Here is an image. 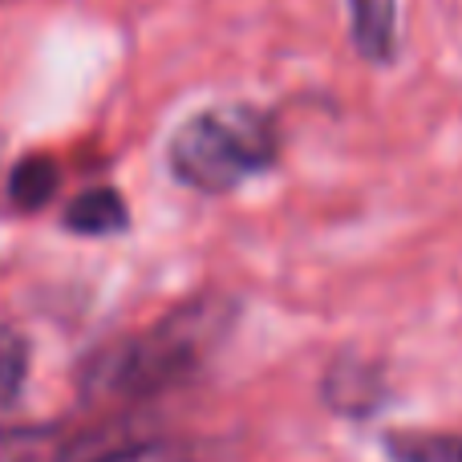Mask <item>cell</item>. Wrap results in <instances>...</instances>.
Returning a JSON list of instances; mask_svg holds the SVG:
<instances>
[{
    "label": "cell",
    "instance_id": "cell-2",
    "mask_svg": "<svg viewBox=\"0 0 462 462\" xmlns=\"http://www.w3.org/2000/svg\"><path fill=\"white\" fill-rule=\"evenodd\" d=\"M276 126L255 106H211L175 130L167 146L171 175L199 195H227L276 162Z\"/></svg>",
    "mask_w": 462,
    "mask_h": 462
},
{
    "label": "cell",
    "instance_id": "cell-6",
    "mask_svg": "<svg viewBox=\"0 0 462 462\" xmlns=\"http://www.w3.org/2000/svg\"><path fill=\"white\" fill-rule=\"evenodd\" d=\"M57 183H61V171L49 154H29L21 159L13 171H8V191H5V203L21 216L29 211H41L49 199L57 195Z\"/></svg>",
    "mask_w": 462,
    "mask_h": 462
},
{
    "label": "cell",
    "instance_id": "cell-10",
    "mask_svg": "<svg viewBox=\"0 0 462 462\" xmlns=\"http://www.w3.org/2000/svg\"><path fill=\"white\" fill-rule=\"evenodd\" d=\"M29 382V341L16 328L0 325V406H13Z\"/></svg>",
    "mask_w": 462,
    "mask_h": 462
},
{
    "label": "cell",
    "instance_id": "cell-3",
    "mask_svg": "<svg viewBox=\"0 0 462 462\" xmlns=\"http://www.w3.org/2000/svg\"><path fill=\"white\" fill-rule=\"evenodd\" d=\"M325 402L337 414L365 418L374 410H382L385 402V377L374 361H361L357 353H345L333 361V369L325 374Z\"/></svg>",
    "mask_w": 462,
    "mask_h": 462
},
{
    "label": "cell",
    "instance_id": "cell-4",
    "mask_svg": "<svg viewBox=\"0 0 462 462\" xmlns=\"http://www.w3.org/2000/svg\"><path fill=\"white\" fill-rule=\"evenodd\" d=\"M353 45L369 65H390L398 53V0H349Z\"/></svg>",
    "mask_w": 462,
    "mask_h": 462
},
{
    "label": "cell",
    "instance_id": "cell-9",
    "mask_svg": "<svg viewBox=\"0 0 462 462\" xmlns=\"http://www.w3.org/2000/svg\"><path fill=\"white\" fill-rule=\"evenodd\" d=\"M97 462H216V447H208V442L154 439V442H134V447L110 450Z\"/></svg>",
    "mask_w": 462,
    "mask_h": 462
},
{
    "label": "cell",
    "instance_id": "cell-5",
    "mask_svg": "<svg viewBox=\"0 0 462 462\" xmlns=\"http://www.w3.org/2000/svg\"><path fill=\"white\" fill-rule=\"evenodd\" d=\"M65 227L78 231V236H118V231L130 227V211L126 199H122L114 187H89L78 199L65 208Z\"/></svg>",
    "mask_w": 462,
    "mask_h": 462
},
{
    "label": "cell",
    "instance_id": "cell-11",
    "mask_svg": "<svg viewBox=\"0 0 462 462\" xmlns=\"http://www.w3.org/2000/svg\"><path fill=\"white\" fill-rule=\"evenodd\" d=\"M0 5H5V0H0Z\"/></svg>",
    "mask_w": 462,
    "mask_h": 462
},
{
    "label": "cell",
    "instance_id": "cell-1",
    "mask_svg": "<svg viewBox=\"0 0 462 462\" xmlns=\"http://www.w3.org/2000/svg\"><path fill=\"white\" fill-rule=\"evenodd\" d=\"M236 320V304L203 296L167 312L146 333L97 349L81 369V390L89 402H130L187 382L203 369Z\"/></svg>",
    "mask_w": 462,
    "mask_h": 462
},
{
    "label": "cell",
    "instance_id": "cell-7",
    "mask_svg": "<svg viewBox=\"0 0 462 462\" xmlns=\"http://www.w3.org/2000/svg\"><path fill=\"white\" fill-rule=\"evenodd\" d=\"M382 447L390 462H462V434L447 430H390Z\"/></svg>",
    "mask_w": 462,
    "mask_h": 462
},
{
    "label": "cell",
    "instance_id": "cell-8",
    "mask_svg": "<svg viewBox=\"0 0 462 462\" xmlns=\"http://www.w3.org/2000/svg\"><path fill=\"white\" fill-rule=\"evenodd\" d=\"M0 462H65V439L49 426L0 430Z\"/></svg>",
    "mask_w": 462,
    "mask_h": 462
}]
</instances>
